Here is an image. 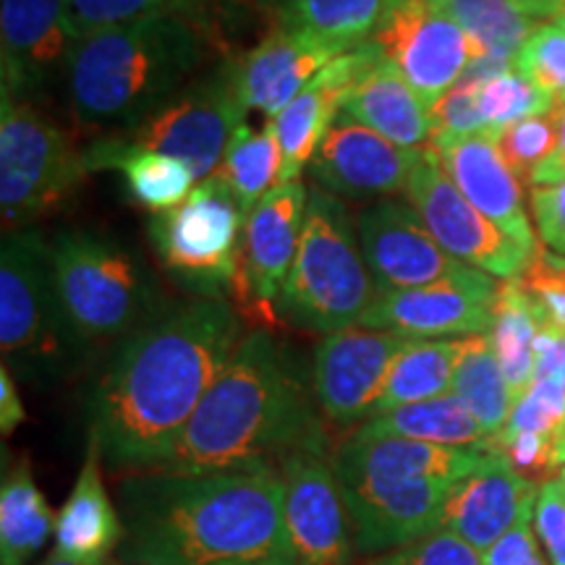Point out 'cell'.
Instances as JSON below:
<instances>
[{"label":"cell","instance_id":"1","mask_svg":"<svg viewBox=\"0 0 565 565\" xmlns=\"http://www.w3.org/2000/svg\"><path fill=\"white\" fill-rule=\"evenodd\" d=\"M242 341V315L225 299H189L124 338L87 398L103 463L158 469Z\"/></svg>","mask_w":565,"mask_h":565},{"label":"cell","instance_id":"2","mask_svg":"<svg viewBox=\"0 0 565 565\" xmlns=\"http://www.w3.org/2000/svg\"><path fill=\"white\" fill-rule=\"evenodd\" d=\"M126 565H299L273 461L131 471L118 482Z\"/></svg>","mask_w":565,"mask_h":565},{"label":"cell","instance_id":"3","mask_svg":"<svg viewBox=\"0 0 565 565\" xmlns=\"http://www.w3.org/2000/svg\"><path fill=\"white\" fill-rule=\"evenodd\" d=\"M322 435L286 351L270 330L254 328L158 469L217 471L270 461Z\"/></svg>","mask_w":565,"mask_h":565},{"label":"cell","instance_id":"4","mask_svg":"<svg viewBox=\"0 0 565 565\" xmlns=\"http://www.w3.org/2000/svg\"><path fill=\"white\" fill-rule=\"evenodd\" d=\"M210 34L179 13H160L74 42L68 100L89 131L121 134L150 118L192 84Z\"/></svg>","mask_w":565,"mask_h":565},{"label":"cell","instance_id":"5","mask_svg":"<svg viewBox=\"0 0 565 565\" xmlns=\"http://www.w3.org/2000/svg\"><path fill=\"white\" fill-rule=\"evenodd\" d=\"M377 299L356 233V217L341 196L309 186L299 254L280 296V320L307 333L356 328Z\"/></svg>","mask_w":565,"mask_h":565},{"label":"cell","instance_id":"6","mask_svg":"<svg viewBox=\"0 0 565 565\" xmlns=\"http://www.w3.org/2000/svg\"><path fill=\"white\" fill-rule=\"evenodd\" d=\"M51 259L63 317L84 345L124 341L171 309L139 254L97 233H61Z\"/></svg>","mask_w":565,"mask_h":565},{"label":"cell","instance_id":"7","mask_svg":"<svg viewBox=\"0 0 565 565\" xmlns=\"http://www.w3.org/2000/svg\"><path fill=\"white\" fill-rule=\"evenodd\" d=\"M0 349L13 377L53 385L74 372L87 349L63 317L53 280L51 244L42 231L3 236L0 249Z\"/></svg>","mask_w":565,"mask_h":565},{"label":"cell","instance_id":"8","mask_svg":"<svg viewBox=\"0 0 565 565\" xmlns=\"http://www.w3.org/2000/svg\"><path fill=\"white\" fill-rule=\"evenodd\" d=\"M244 210L221 173L196 183L179 207L154 212L147 236L162 270L192 299L233 296L242 259Z\"/></svg>","mask_w":565,"mask_h":565},{"label":"cell","instance_id":"9","mask_svg":"<svg viewBox=\"0 0 565 565\" xmlns=\"http://www.w3.org/2000/svg\"><path fill=\"white\" fill-rule=\"evenodd\" d=\"M84 152L32 103L0 100V212L11 231L32 228L61 207L87 175Z\"/></svg>","mask_w":565,"mask_h":565},{"label":"cell","instance_id":"10","mask_svg":"<svg viewBox=\"0 0 565 565\" xmlns=\"http://www.w3.org/2000/svg\"><path fill=\"white\" fill-rule=\"evenodd\" d=\"M244 121L246 108L238 100L231 63L225 58L207 76L186 84L150 118L116 137L139 150L183 160L202 183L221 171L228 141Z\"/></svg>","mask_w":565,"mask_h":565},{"label":"cell","instance_id":"11","mask_svg":"<svg viewBox=\"0 0 565 565\" xmlns=\"http://www.w3.org/2000/svg\"><path fill=\"white\" fill-rule=\"evenodd\" d=\"M406 196L450 257L492 278H521V273L534 263L540 252L515 242L466 200L445 173L440 152L435 147L427 145L422 150V158L408 179Z\"/></svg>","mask_w":565,"mask_h":565},{"label":"cell","instance_id":"12","mask_svg":"<svg viewBox=\"0 0 565 565\" xmlns=\"http://www.w3.org/2000/svg\"><path fill=\"white\" fill-rule=\"evenodd\" d=\"M309 186L301 181L278 183L244 221L242 259L233 296L236 312L257 328L280 322V296L299 254Z\"/></svg>","mask_w":565,"mask_h":565},{"label":"cell","instance_id":"13","mask_svg":"<svg viewBox=\"0 0 565 565\" xmlns=\"http://www.w3.org/2000/svg\"><path fill=\"white\" fill-rule=\"evenodd\" d=\"M282 508L299 565H351L353 526L328 437L280 456Z\"/></svg>","mask_w":565,"mask_h":565},{"label":"cell","instance_id":"14","mask_svg":"<svg viewBox=\"0 0 565 565\" xmlns=\"http://www.w3.org/2000/svg\"><path fill=\"white\" fill-rule=\"evenodd\" d=\"M498 286L492 275L475 267L422 288L385 291L359 324L387 330L412 341L484 335L492 328Z\"/></svg>","mask_w":565,"mask_h":565},{"label":"cell","instance_id":"15","mask_svg":"<svg viewBox=\"0 0 565 565\" xmlns=\"http://www.w3.org/2000/svg\"><path fill=\"white\" fill-rule=\"evenodd\" d=\"M370 42L429 108L461 82L469 63L482 53L437 0L401 3Z\"/></svg>","mask_w":565,"mask_h":565},{"label":"cell","instance_id":"16","mask_svg":"<svg viewBox=\"0 0 565 565\" xmlns=\"http://www.w3.org/2000/svg\"><path fill=\"white\" fill-rule=\"evenodd\" d=\"M408 341L364 324L324 335L312 362V391L324 419L338 427L370 419L387 372Z\"/></svg>","mask_w":565,"mask_h":565},{"label":"cell","instance_id":"17","mask_svg":"<svg viewBox=\"0 0 565 565\" xmlns=\"http://www.w3.org/2000/svg\"><path fill=\"white\" fill-rule=\"evenodd\" d=\"M356 233L377 294L429 286L469 267L437 244L412 202L374 200L356 215Z\"/></svg>","mask_w":565,"mask_h":565},{"label":"cell","instance_id":"18","mask_svg":"<svg viewBox=\"0 0 565 565\" xmlns=\"http://www.w3.org/2000/svg\"><path fill=\"white\" fill-rule=\"evenodd\" d=\"M422 150L395 145L341 113L309 162V175L341 200H387L406 192Z\"/></svg>","mask_w":565,"mask_h":565},{"label":"cell","instance_id":"19","mask_svg":"<svg viewBox=\"0 0 565 565\" xmlns=\"http://www.w3.org/2000/svg\"><path fill=\"white\" fill-rule=\"evenodd\" d=\"M351 513L353 547L391 553L440 529L450 482H385L370 477H338Z\"/></svg>","mask_w":565,"mask_h":565},{"label":"cell","instance_id":"20","mask_svg":"<svg viewBox=\"0 0 565 565\" xmlns=\"http://www.w3.org/2000/svg\"><path fill=\"white\" fill-rule=\"evenodd\" d=\"M74 42L66 0H0L3 95L30 103L55 76H66Z\"/></svg>","mask_w":565,"mask_h":565},{"label":"cell","instance_id":"21","mask_svg":"<svg viewBox=\"0 0 565 565\" xmlns=\"http://www.w3.org/2000/svg\"><path fill=\"white\" fill-rule=\"evenodd\" d=\"M536 492L540 484L521 475L511 458L492 443L487 461L450 487L440 529L461 536L466 545L482 555L500 536L511 532L529 508L536 505Z\"/></svg>","mask_w":565,"mask_h":565},{"label":"cell","instance_id":"22","mask_svg":"<svg viewBox=\"0 0 565 565\" xmlns=\"http://www.w3.org/2000/svg\"><path fill=\"white\" fill-rule=\"evenodd\" d=\"M377 58L380 51L374 47V42H364V45L338 55L288 108H282L273 121H267L280 150V183L299 181L301 171L309 168L328 137L330 126L343 113V103L353 84L362 79L364 71Z\"/></svg>","mask_w":565,"mask_h":565},{"label":"cell","instance_id":"23","mask_svg":"<svg viewBox=\"0 0 565 565\" xmlns=\"http://www.w3.org/2000/svg\"><path fill=\"white\" fill-rule=\"evenodd\" d=\"M333 58L338 55L320 42L273 26L257 45L231 55L228 63L246 113L257 110L273 121Z\"/></svg>","mask_w":565,"mask_h":565},{"label":"cell","instance_id":"24","mask_svg":"<svg viewBox=\"0 0 565 565\" xmlns=\"http://www.w3.org/2000/svg\"><path fill=\"white\" fill-rule=\"evenodd\" d=\"M492 440L479 445H435L404 437L353 433L333 456L338 477H370L385 482H450L469 477L487 461Z\"/></svg>","mask_w":565,"mask_h":565},{"label":"cell","instance_id":"25","mask_svg":"<svg viewBox=\"0 0 565 565\" xmlns=\"http://www.w3.org/2000/svg\"><path fill=\"white\" fill-rule=\"evenodd\" d=\"M437 152H440L448 179L456 183L466 200L526 249H540L532 223H529L521 181L500 152L498 137L475 134Z\"/></svg>","mask_w":565,"mask_h":565},{"label":"cell","instance_id":"26","mask_svg":"<svg viewBox=\"0 0 565 565\" xmlns=\"http://www.w3.org/2000/svg\"><path fill=\"white\" fill-rule=\"evenodd\" d=\"M343 113L408 150L433 141V108L383 55L353 84Z\"/></svg>","mask_w":565,"mask_h":565},{"label":"cell","instance_id":"27","mask_svg":"<svg viewBox=\"0 0 565 565\" xmlns=\"http://www.w3.org/2000/svg\"><path fill=\"white\" fill-rule=\"evenodd\" d=\"M53 540L55 553L84 563L108 561L124 542L121 511L113 505L103 479V456L92 443L66 505L55 513Z\"/></svg>","mask_w":565,"mask_h":565},{"label":"cell","instance_id":"28","mask_svg":"<svg viewBox=\"0 0 565 565\" xmlns=\"http://www.w3.org/2000/svg\"><path fill=\"white\" fill-rule=\"evenodd\" d=\"M273 26L303 34L343 55L370 42L406 0H254Z\"/></svg>","mask_w":565,"mask_h":565},{"label":"cell","instance_id":"29","mask_svg":"<svg viewBox=\"0 0 565 565\" xmlns=\"http://www.w3.org/2000/svg\"><path fill=\"white\" fill-rule=\"evenodd\" d=\"M82 152L89 173L121 171L131 202L152 210V215L179 207L194 192L196 179L186 162L171 154L139 150L116 134H105Z\"/></svg>","mask_w":565,"mask_h":565},{"label":"cell","instance_id":"30","mask_svg":"<svg viewBox=\"0 0 565 565\" xmlns=\"http://www.w3.org/2000/svg\"><path fill=\"white\" fill-rule=\"evenodd\" d=\"M466 338H443V341H408L398 353L387 380L374 404L372 416L387 414L393 408L422 404L440 398L454 391L458 359H461ZM370 416V419H372Z\"/></svg>","mask_w":565,"mask_h":565},{"label":"cell","instance_id":"31","mask_svg":"<svg viewBox=\"0 0 565 565\" xmlns=\"http://www.w3.org/2000/svg\"><path fill=\"white\" fill-rule=\"evenodd\" d=\"M356 433L372 437H404V440L454 445V448L479 445L487 440L484 429L479 427L475 414L454 393L372 416V419L359 424Z\"/></svg>","mask_w":565,"mask_h":565},{"label":"cell","instance_id":"32","mask_svg":"<svg viewBox=\"0 0 565 565\" xmlns=\"http://www.w3.org/2000/svg\"><path fill=\"white\" fill-rule=\"evenodd\" d=\"M55 529V515L34 482L30 466L13 463L0 487V563L24 565Z\"/></svg>","mask_w":565,"mask_h":565},{"label":"cell","instance_id":"33","mask_svg":"<svg viewBox=\"0 0 565 565\" xmlns=\"http://www.w3.org/2000/svg\"><path fill=\"white\" fill-rule=\"evenodd\" d=\"M542 320L536 315L519 280H503L498 286L494 315L490 328V341L503 370L513 401L532 385L536 364V338H540Z\"/></svg>","mask_w":565,"mask_h":565},{"label":"cell","instance_id":"34","mask_svg":"<svg viewBox=\"0 0 565 565\" xmlns=\"http://www.w3.org/2000/svg\"><path fill=\"white\" fill-rule=\"evenodd\" d=\"M463 406L475 414L487 440L503 433L508 416L513 408V393L494 356L490 335H471L463 341L461 359H458L454 391Z\"/></svg>","mask_w":565,"mask_h":565},{"label":"cell","instance_id":"35","mask_svg":"<svg viewBox=\"0 0 565 565\" xmlns=\"http://www.w3.org/2000/svg\"><path fill=\"white\" fill-rule=\"evenodd\" d=\"M217 173L228 183L244 215H249L280 183V150L270 124L265 129H254L246 121L238 126Z\"/></svg>","mask_w":565,"mask_h":565},{"label":"cell","instance_id":"36","mask_svg":"<svg viewBox=\"0 0 565 565\" xmlns=\"http://www.w3.org/2000/svg\"><path fill=\"white\" fill-rule=\"evenodd\" d=\"M443 11L477 42L482 53L515 58L540 21L532 17L529 0H437Z\"/></svg>","mask_w":565,"mask_h":565},{"label":"cell","instance_id":"37","mask_svg":"<svg viewBox=\"0 0 565 565\" xmlns=\"http://www.w3.org/2000/svg\"><path fill=\"white\" fill-rule=\"evenodd\" d=\"M555 108L557 105L550 100L545 92L536 89L515 68L487 82L479 89V110H482L487 134H492V137H500L508 126L524 121V118L545 116Z\"/></svg>","mask_w":565,"mask_h":565},{"label":"cell","instance_id":"38","mask_svg":"<svg viewBox=\"0 0 565 565\" xmlns=\"http://www.w3.org/2000/svg\"><path fill=\"white\" fill-rule=\"evenodd\" d=\"M515 71L545 92L557 108L565 105V32L561 26L553 21L536 26L515 55Z\"/></svg>","mask_w":565,"mask_h":565},{"label":"cell","instance_id":"39","mask_svg":"<svg viewBox=\"0 0 565 565\" xmlns=\"http://www.w3.org/2000/svg\"><path fill=\"white\" fill-rule=\"evenodd\" d=\"M160 13H175L171 0H66V17L74 40L160 17Z\"/></svg>","mask_w":565,"mask_h":565},{"label":"cell","instance_id":"40","mask_svg":"<svg viewBox=\"0 0 565 565\" xmlns=\"http://www.w3.org/2000/svg\"><path fill=\"white\" fill-rule=\"evenodd\" d=\"M557 141V108L508 126L498 137L500 152L521 183H532L536 168L550 158Z\"/></svg>","mask_w":565,"mask_h":565},{"label":"cell","instance_id":"41","mask_svg":"<svg viewBox=\"0 0 565 565\" xmlns=\"http://www.w3.org/2000/svg\"><path fill=\"white\" fill-rule=\"evenodd\" d=\"M515 280L532 299L542 328H555L565 333V259L553 252L540 249L534 263Z\"/></svg>","mask_w":565,"mask_h":565},{"label":"cell","instance_id":"42","mask_svg":"<svg viewBox=\"0 0 565 565\" xmlns=\"http://www.w3.org/2000/svg\"><path fill=\"white\" fill-rule=\"evenodd\" d=\"M487 134V124L479 110V89L469 84H456L454 89L445 92L433 105V141L429 147L443 150L458 139Z\"/></svg>","mask_w":565,"mask_h":565},{"label":"cell","instance_id":"43","mask_svg":"<svg viewBox=\"0 0 565 565\" xmlns=\"http://www.w3.org/2000/svg\"><path fill=\"white\" fill-rule=\"evenodd\" d=\"M372 565H482V555L461 536L437 529L412 545L383 553Z\"/></svg>","mask_w":565,"mask_h":565},{"label":"cell","instance_id":"44","mask_svg":"<svg viewBox=\"0 0 565 565\" xmlns=\"http://www.w3.org/2000/svg\"><path fill=\"white\" fill-rule=\"evenodd\" d=\"M534 532L550 565H565V484L561 477H547L540 484L534 505Z\"/></svg>","mask_w":565,"mask_h":565},{"label":"cell","instance_id":"45","mask_svg":"<svg viewBox=\"0 0 565 565\" xmlns=\"http://www.w3.org/2000/svg\"><path fill=\"white\" fill-rule=\"evenodd\" d=\"M482 565H550L534 532V508H529L515 521L511 532L500 536L490 550H484Z\"/></svg>","mask_w":565,"mask_h":565},{"label":"cell","instance_id":"46","mask_svg":"<svg viewBox=\"0 0 565 565\" xmlns=\"http://www.w3.org/2000/svg\"><path fill=\"white\" fill-rule=\"evenodd\" d=\"M529 202L542 244L547 252L565 257V179L550 186H534L529 192Z\"/></svg>","mask_w":565,"mask_h":565},{"label":"cell","instance_id":"47","mask_svg":"<svg viewBox=\"0 0 565 565\" xmlns=\"http://www.w3.org/2000/svg\"><path fill=\"white\" fill-rule=\"evenodd\" d=\"M534 377L555 380L565 387V333L555 328H542L536 338Z\"/></svg>","mask_w":565,"mask_h":565},{"label":"cell","instance_id":"48","mask_svg":"<svg viewBox=\"0 0 565 565\" xmlns=\"http://www.w3.org/2000/svg\"><path fill=\"white\" fill-rule=\"evenodd\" d=\"M26 419L24 404H21L17 380H13V372L3 364L0 370V433L9 437L17 433V427Z\"/></svg>","mask_w":565,"mask_h":565},{"label":"cell","instance_id":"49","mask_svg":"<svg viewBox=\"0 0 565 565\" xmlns=\"http://www.w3.org/2000/svg\"><path fill=\"white\" fill-rule=\"evenodd\" d=\"M565 179V105L557 108V141L550 152V158L536 168L532 175V183L529 186H550V183H557Z\"/></svg>","mask_w":565,"mask_h":565},{"label":"cell","instance_id":"50","mask_svg":"<svg viewBox=\"0 0 565 565\" xmlns=\"http://www.w3.org/2000/svg\"><path fill=\"white\" fill-rule=\"evenodd\" d=\"M173 9L179 17L194 21L200 30H204L212 38V30H215L217 11L223 9L225 0H171Z\"/></svg>","mask_w":565,"mask_h":565},{"label":"cell","instance_id":"51","mask_svg":"<svg viewBox=\"0 0 565 565\" xmlns=\"http://www.w3.org/2000/svg\"><path fill=\"white\" fill-rule=\"evenodd\" d=\"M40 565H121V563H110V561H95V563H84V561H71V557H63L58 553H53L51 557H47L45 563Z\"/></svg>","mask_w":565,"mask_h":565},{"label":"cell","instance_id":"52","mask_svg":"<svg viewBox=\"0 0 565 565\" xmlns=\"http://www.w3.org/2000/svg\"><path fill=\"white\" fill-rule=\"evenodd\" d=\"M553 24H557V26H561V30L565 32V0H561V6H557Z\"/></svg>","mask_w":565,"mask_h":565},{"label":"cell","instance_id":"53","mask_svg":"<svg viewBox=\"0 0 565 565\" xmlns=\"http://www.w3.org/2000/svg\"><path fill=\"white\" fill-rule=\"evenodd\" d=\"M233 565H265V563H233Z\"/></svg>","mask_w":565,"mask_h":565},{"label":"cell","instance_id":"54","mask_svg":"<svg viewBox=\"0 0 565 565\" xmlns=\"http://www.w3.org/2000/svg\"><path fill=\"white\" fill-rule=\"evenodd\" d=\"M561 479H563V484H565V466L561 469Z\"/></svg>","mask_w":565,"mask_h":565},{"label":"cell","instance_id":"55","mask_svg":"<svg viewBox=\"0 0 565 565\" xmlns=\"http://www.w3.org/2000/svg\"><path fill=\"white\" fill-rule=\"evenodd\" d=\"M563 259H565V257H563Z\"/></svg>","mask_w":565,"mask_h":565}]
</instances>
